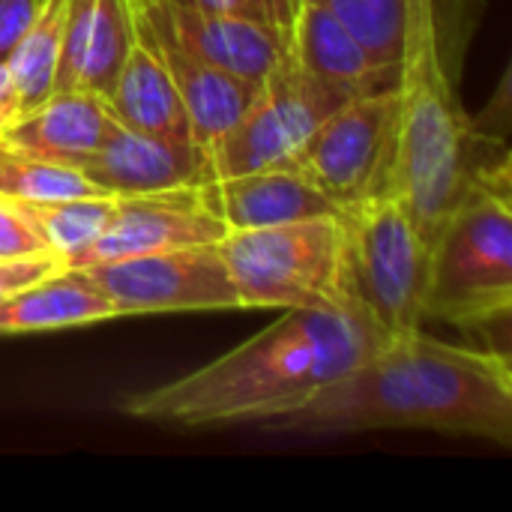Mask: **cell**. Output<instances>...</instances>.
Masks as SVG:
<instances>
[{
    "label": "cell",
    "mask_w": 512,
    "mask_h": 512,
    "mask_svg": "<svg viewBox=\"0 0 512 512\" xmlns=\"http://www.w3.org/2000/svg\"><path fill=\"white\" fill-rule=\"evenodd\" d=\"M240 309H348L360 306L339 213L228 231L222 237Z\"/></svg>",
    "instance_id": "5b68a950"
},
{
    "label": "cell",
    "mask_w": 512,
    "mask_h": 512,
    "mask_svg": "<svg viewBox=\"0 0 512 512\" xmlns=\"http://www.w3.org/2000/svg\"><path fill=\"white\" fill-rule=\"evenodd\" d=\"M123 9H126V48L108 93V105L114 117L147 135L192 144L186 111L171 81L159 33L147 15V3L123 0Z\"/></svg>",
    "instance_id": "7c38bea8"
},
{
    "label": "cell",
    "mask_w": 512,
    "mask_h": 512,
    "mask_svg": "<svg viewBox=\"0 0 512 512\" xmlns=\"http://www.w3.org/2000/svg\"><path fill=\"white\" fill-rule=\"evenodd\" d=\"M225 234L228 228L201 204L198 186L156 195H117V213L111 225L66 267L222 243Z\"/></svg>",
    "instance_id": "30bf717a"
},
{
    "label": "cell",
    "mask_w": 512,
    "mask_h": 512,
    "mask_svg": "<svg viewBox=\"0 0 512 512\" xmlns=\"http://www.w3.org/2000/svg\"><path fill=\"white\" fill-rule=\"evenodd\" d=\"M297 63L345 96H366L396 87V66L378 63L363 42L318 0H300L288 36Z\"/></svg>",
    "instance_id": "9a60e30c"
},
{
    "label": "cell",
    "mask_w": 512,
    "mask_h": 512,
    "mask_svg": "<svg viewBox=\"0 0 512 512\" xmlns=\"http://www.w3.org/2000/svg\"><path fill=\"white\" fill-rule=\"evenodd\" d=\"M384 66H396L402 48L405 0H318Z\"/></svg>",
    "instance_id": "603a6c76"
},
{
    "label": "cell",
    "mask_w": 512,
    "mask_h": 512,
    "mask_svg": "<svg viewBox=\"0 0 512 512\" xmlns=\"http://www.w3.org/2000/svg\"><path fill=\"white\" fill-rule=\"evenodd\" d=\"M78 171L108 195H156L204 183V159L195 144L147 135L117 117Z\"/></svg>",
    "instance_id": "5bb4252c"
},
{
    "label": "cell",
    "mask_w": 512,
    "mask_h": 512,
    "mask_svg": "<svg viewBox=\"0 0 512 512\" xmlns=\"http://www.w3.org/2000/svg\"><path fill=\"white\" fill-rule=\"evenodd\" d=\"M21 114H24V105H21L15 78H12L6 60H0V138L21 120Z\"/></svg>",
    "instance_id": "4316f807"
},
{
    "label": "cell",
    "mask_w": 512,
    "mask_h": 512,
    "mask_svg": "<svg viewBox=\"0 0 512 512\" xmlns=\"http://www.w3.org/2000/svg\"><path fill=\"white\" fill-rule=\"evenodd\" d=\"M264 429L288 435L429 429L510 447V351L450 345L423 327L387 336L354 369Z\"/></svg>",
    "instance_id": "6da1fadb"
},
{
    "label": "cell",
    "mask_w": 512,
    "mask_h": 512,
    "mask_svg": "<svg viewBox=\"0 0 512 512\" xmlns=\"http://www.w3.org/2000/svg\"><path fill=\"white\" fill-rule=\"evenodd\" d=\"M189 3L204 6V9H231V12H249L252 15L246 0H189Z\"/></svg>",
    "instance_id": "f1b7e54d"
},
{
    "label": "cell",
    "mask_w": 512,
    "mask_h": 512,
    "mask_svg": "<svg viewBox=\"0 0 512 512\" xmlns=\"http://www.w3.org/2000/svg\"><path fill=\"white\" fill-rule=\"evenodd\" d=\"M45 243L36 228L27 222L21 207L9 198H0V258H27L45 255Z\"/></svg>",
    "instance_id": "cb8c5ba5"
},
{
    "label": "cell",
    "mask_w": 512,
    "mask_h": 512,
    "mask_svg": "<svg viewBox=\"0 0 512 512\" xmlns=\"http://www.w3.org/2000/svg\"><path fill=\"white\" fill-rule=\"evenodd\" d=\"M339 216L360 306L387 336L420 330L426 321L432 246L411 210L396 192H381L342 207Z\"/></svg>",
    "instance_id": "8992f818"
},
{
    "label": "cell",
    "mask_w": 512,
    "mask_h": 512,
    "mask_svg": "<svg viewBox=\"0 0 512 512\" xmlns=\"http://www.w3.org/2000/svg\"><path fill=\"white\" fill-rule=\"evenodd\" d=\"M39 0H0V60L9 57L27 24L33 21Z\"/></svg>",
    "instance_id": "484cf974"
},
{
    "label": "cell",
    "mask_w": 512,
    "mask_h": 512,
    "mask_svg": "<svg viewBox=\"0 0 512 512\" xmlns=\"http://www.w3.org/2000/svg\"><path fill=\"white\" fill-rule=\"evenodd\" d=\"M144 3H156V0H144Z\"/></svg>",
    "instance_id": "f546056e"
},
{
    "label": "cell",
    "mask_w": 512,
    "mask_h": 512,
    "mask_svg": "<svg viewBox=\"0 0 512 512\" xmlns=\"http://www.w3.org/2000/svg\"><path fill=\"white\" fill-rule=\"evenodd\" d=\"M126 48L123 0H72L54 90H87L108 99Z\"/></svg>",
    "instance_id": "ac0fdd59"
},
{
    "label": "cell",
    "mask_w": 512,
    "mask_h": 512,
    "mask_svg": "<svg viewBox=\"0 0 512 512\" xmlns=\"http://www.w3.org/2000/svg\"><path fill=\"white\" fill-rule=\"evenodd\" d=\"M63 267H66V261L54 252L27 255V258H0V300H6L9 294L27 288L30 282H39Z\"/></svg>",
    "instance_id": "d4e9b609"
},
{
    "label": "cell",
    "mask_w": 512,
    "mask_h": 512,
    "mask_svg": "<svg viewBox=\"0 0 512 512\" xmlns=\"http://www.w3.org/2000/svg\"><path fill=\"white\" fill-rule=\"evenodd\" d=\"M252 15L264 18L267 24H273L285 39L291 36L294 27V15H297V3L300 0H246Z\"/></svg>",
    "instance_id": "83f0119b"
},
{
    "label": "cell",
    "mask_w": 512,
    "mask_h": 512,
    "mask_svg": "<svg viewBox=\"0 0 512 512\" xmlns=\"http://www.w3.org/2000/svg\"><path fill=\"white\" fill-rule=\"evenodd\" d=\"M384 339L363 306L285 309L279 321L201 369L132 393L120 411L177 429L264 426L354 369Z\"/></svg>",
    "instance_id": "7a4b0ae2"
},
{
    "label": "cell",
    "mask_w": 512,
    "mask_h": 512,
    "mask_svg": "<svg viewBox=\"0 0 512 512\" xmlns=\"http://www.w3.org/2000/svg\"><path fill=\"white\" fill-rule=\"evenodd\" d=\"M147 15L201 60L252 84H258L288 48V39L273 24L249 12L204 9L189 0H156L147 3Z\"/></svg>",
    "instance_id": "8fae6325"
},
{
    "label": "cell",
    "mask_w": 512,
    "mask_h": 512,
    "mask_svg": "<svg viewBox=\"0 0 512 512\" xmlns=\"http://www.w3.org/2000/svg\"><path fill=\"white\" fill-rule=\"evenodd\" d=\"M81 270L120 312H225L240 309V297L219 243L99 261Z\"/></svg>",
    "instance_id": "9c48e42d"
},
{
    "label": "cell",
    "mask_w": 512,
    "mask_h": 512,
    "mask_svg": "<svg viewBox=\"0 0 512 512\" xmlns=\"http://www.w3.org/2000/svg\"><path fill=\"white\" fill-rule=\"evenodd\" d=\"M27 222L42 237L45 249L60 255L66 264L84 252L114 219L117 195L69 198V201H15Z\"/></svg>",
    "instance_id": "44dd1931"
},
{
    "label": "cell",
    "mask_w": 512,
    "mask_h": 512,
    "mask_svg": "<svg viewBox=\"0 0 512 512\" xmlns=\"http://www.w3.org/2000/svg\"><path fill=\"white\" fill-rule=\"evenodd\" d=\"M393 90L396 162L390 192L402 198L432 246L480 171V129L456 96L444 51L441 0H405Z\"/></svg>",
    "instance_id": "3957f363"
},
{
    "label": "cell",
    "mask_w": 512,
    "mask_h": 512,
    "mask_svg": "<svg viewBox=\"0 0 512 512\" xmlns=\"http://www.w3.org/2000/svg\"><path fill=\"white\" fill-rule=\"evenodd\" d=\"M156 33L162 42V54H165L168 72H171V81H174L177 96L186 111L189 138L198 147V153H204L237 123V117L252 102L258 84L201 60L198 54L183 48L174 36H168L162 27H156Z\"/></svg>",
    "instance_id": "e0dca14e"
},
{
    "label": "cell",
    "mask_w": 512,
    "mask_h": 512,
    "mask_svg": "<svg viewBox=\"0 0 512 512\" xmlns=\"http://www.w3.org/2000/svg\"><path fill=\"white\" fill-rule=\"evenodd\" d=\"M114 303L75 267H63L0 300V336L117 321Z\"/></svg>",
    "instance_id": "d6986e66"
},
{
    "label": "cell",
    "mask_w": 512,
    "mask_h": 512,
    "mask_svg": "<svg viewBox=\"0 0 512 512\" xmlns=\"http://www.w3.org/2000/svg\"><path fill=\"white\" fill-rule=\"evenodd\" d=\"M69 3L72 0H39L33 21L27 24V30L21 33V39L6 57L24 111L39 105L54 90L63 39H66Z\"/></svg>",
    "instance_id": "ffe728a7"
},
{
    "label": "cell",
    "mask_w": 512,
    "mask_h": 512,
    "mask_svg": "<svg viewBox=\"0 0 512 512\" xmlns=\"http://www.w3.org/2000/svg\"><path fill=\"white\" fill-rule=\"evenodd\" d=\"M198 195L228 231H252L339 213L336 204L291 159L201 183Z\"/></svg>",
    "instance_id": "4fadbf2b"
},
{
    "label": "cell",
    "mask_w": 512,
    "mask_h": 512,
    "mask_svg": "<svg viewBox=\"0 0 512 512\" xmlns=\"http://www.w3.org/2000/svg\"><path fill=\"white\" fill-rule=\"evenodd\" d=\"M102 192L84 171L30 156L24 150L0 141V198L9 201H69V198H96Z\"/></svg>",
    "instance_id": "7402d4cb"
},
{
    "label": "cell",
    "mask_w": 512,
    "mask_h": 512,
    "mask_svg": "<svg viewBox=\"0 0 512 512\" xmlns=\"http://www.w3.org/2000/svg\"><path fill=\"white\" fill-rule=\"evenodd\" d=\"M348 99L354 96L306 72L288 45L279 63L258 81L237 123L201 153L204 183L288 159L306 135Z\"/></svg>",
    "instance_id": "52a82bcc"
},
{
    "label": "cell",
    "mask_w": 512,
    "mask_h": 512,
    "mask_svg": "<svg viewBox=\"0 0 512 512\" xmlns=\"http://www.w3.org/2000/svg\"><path fill=\"white\" fill-rule=\"evenodd\" d=\"M512 315L510 156L483 165L432 243L426 321L507 333Z\"/></svg>",
    "instance_id": "277c9868"
},
{
    "label": "cell",
    "mask_w": 512,
    "mask_h": 512,
    "mask_svg": "<svg viewBox=\"0 0 512 512\" xmlns=\"http://www.w3.org/2000/svg\"><path fill=\"white\" fill-rule=\"evenodd\" d=\"M111 123L114 111L105 96L87 90H51L39 105L27 108L0 141L30 156L78 168L99 150Z\"/></svg>",
    "instance_id": "2e32d148"
},
{
    "label": "cell",
    "mask_w": 512,
    "mask_h": 512,
    "mask_svg": "<svg viewBox=\"0 0 512 512\" xmlns=\"http://www.w3.org/2000/svg\"><path fill=\"white\" fill-rule=\"evenodd\" d=\"M288 159L336 210L390 192L396 162V90L348 99L327 114Z\"/></svg>",
    "instance_id": "ba28073f"
}]
</instances>
